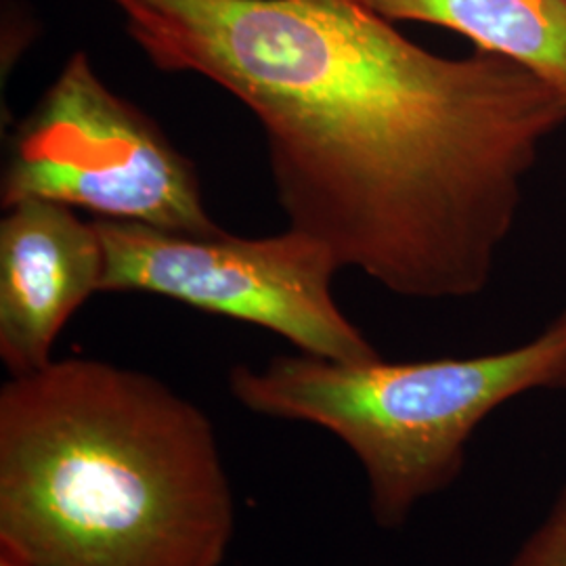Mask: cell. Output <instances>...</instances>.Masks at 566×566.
Instances as JSON below:
<instances>
[{
  "instance_id": "1",
  "label": "cell",
  "mask_w": 566,
  "mask_h": 566,
  "mask_svg": "<svg viewBox=\"0 0 566 566\" xmlns=\"http://www.w3.org/2000/svg\"><path fill=\"white\" fill-rule=\"evenodd\" d=\"M164 72L263 126L290 221L388 292L485 290L566 99L514 61L443 57L357 0H112Z\"/></svg>"
},
{
  "instance_id": "5",
  "label": "cell",
  "mask_w": 566,
  "mask_h": 566,
  "mask_svg": "<svg viewBox=\"0 0 566 566\" xmlns=\"http://www.w3.org/2000/svg\"><path fill=\"white\" fill-rule=\"evenodd\" d=\"M95 227L105 252L102 292L156 294L259 325L306 355L348 364L380 359L334 298L340 266L332 250L308 233L193 235L112 219Z\"/></svg>"
},
{
  "instance_id": "7",
  "label": "cell",
  "mask_w": 566,
  "mask_h": 566,
  "mask_svg": "<svg viewBox=\"0 0 566 566\" xmlns=\"http://www.w3.org/2000/svg\"><path fill=\"white\" fill-rule=\"evenodd\" d=\"M390 21L453 30L514 61L566 99V0H357Z\"/></svg>"
},
{
  "instance_id": "8",
  "label": "cell",
  "mask_w": 566,
  "mask_h": 566,
  "mask_svg": "<svg viewBox=\"0 0 566 566\" xmlns=\"http://www.w3.org/2000/svg\"><path fill=\"white\" fill-rule=\"evenodd\" d=\"M507 566H566V483Z\"/></svg>"
},
{
  "instance_id": "2",
  "label": "cell",
  "mask_w": 566,
  "mask_h": 566,
  "mask_svg": "<svg viewBox=\"0 0 566 566\" xmlns=\"http://www.w3.org/2000/svg\"><path fill=\"white\" fill-rule=\"evenodd\" d=\"M233 486L212 420L160 378L60 359L0 390V547L34 566H223Z\"/></svg>"
},
{
  "instance_id": "4",
  "label": "cell",
  "mask_w": 566,
  "mask_h": 566,
  "mask_svg": "<svg viewBox=\"0 0 566 566\" xmlns=\"http://www.w3.org/2000/svg\"><path fill=\"white\" fill-rule=\"evenodd\" d=\"M0 193L4 208L34 198L193 235L223 231L203 206L196 166L105 86L82 51L15 130Z\"/></svg>"
},
{
  "instance_id": "6",
  "label": "cell",
  "mask_w": 566,
  "mask_h": 566,
  "mask_svg": "<svg viewBox=\"0 0 566 566\" xmlns=\"http://www.w3.org/2000/svg\"><path fill=\"white\" fill-rule=\"evenodd\" d=\"M0 223V357L11 376L53 361L65 324L102 294L105 252L95 223L51 200L13 203Z\"/></svg>"
},
{
  "instance_id": "3",
  "label": "cell",
  "mask_w": 566,
  "mask_h": 566,
  "mask_svg": "<svg viewBox=\"0 0 566 566\" xmlns=\"http://www.w3.org/2000/svg\"><path fill=\"white\" fill-rule=\"evenodd\" d=\"M227 385L256 416L319 426L343 441L364 468L374 523L397 531L460 479L472 434L495 409L566 390V308L500 353L409 364L280 355L231 367Z\"/></svg>"
},
{
  "instance_id": "9",
  "label": "cell",
  "mask_w": 566,
  "mask_h": 566,
  "mask_svg": "<svg viewBox=\"0 0 566 566\" xmlns=\"http://www.w3.org/2000/svg\"><path fill=\"white\" fill-rule=\"evenodd\" d=\"M0 566H34L30 565L28 560H23L21 556H18L15 552L7 549V547H0Z\"/></svg>"
}]
</instances>
